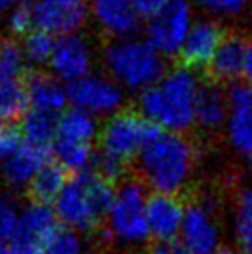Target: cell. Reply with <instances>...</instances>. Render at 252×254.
Masks as SVG:
<instances>
[{"mask_svg": "<svg viewBox=\"0 0 252 254\" xmlns=\"http://www.w3.org/2000/svg\"><path fill=\"white\" fill-rule=\"evenodd\" d=\"M204 81L195 69H166L157 83L138 95V113L157 130L185 133L195 127V107Z\"/></svg>", "mask_w": 252, "mask_h": 254, "instance_id": "1", "label": "cell"}, {"mask_svg": "<svg viewBox=\"0 0 252 254\" xmlns=\"http://www.w3.org/2000/svg\"><path fill=\"white\" fill-rule=\"evenodd\" d=\"M142 184L155 194L178 195L189 187L197 164V149L183 133L159 130L137 157Z\"/></svg>", "mask_w": 252, "mask_h": 254, "instance_id": "2", "label": "cell"}, {"mask_svg": "<svg viewBox=\"0 0 252 254\" xmlns=\"http://www.w3.org/2000/svg\"><path fill=\"white\" fill-rule=\"evenodd\" d=\"M114 197L111 182L97 171H83L67 178L66 185L54 201V213L64 228L78 234L90 232L105 220Z\"/></svg>", "mask_w": 252, "mask_h": 254, "instance_id": "3", "label": "cell"}, {"mask_svg": "<svg viewBox=\"0 0 252 254\" xmlns=\"http://www.w3.org/2000/svg\"><path fill=\"white\" fill-rule=\"evenodd\" d=\"M105 74L125 92L140 95L166 73V59L145 38L128 37L111 40L102 51Z\"/></svg>", "mask_w": 252, "mask_h": 254, "instance_id": "4", "label": "cell"}, {"mask_svg": "<svg viewBox=\"0 0 252 254\" xmlns=\"http://www.w3.org/2000/svg\"><path fill=\"white\" fill-rule=\"evenodd\" d=\"M101 133L97 118L78 109H69L62 113L55 125L54 142L50 152L54 163H57L64 171H73L74 175L88 171L95 163V140Z\"/></svg>", "mask_w": 252, "mask_h": 254, "instance_id": "5", "label": "cell"}, {"mask_svg": "<svg viewBox=\"0 0 252 254\" xmlns=\"http://www.w3.org/2000/svg\"><path fill=\"white\" fill-rule=\"evenodd\" d=\"M147 190L138 180H125L114 190L105 214L107 232L123 246H142L151 237L147 225Z\"/></svg>", "mask_w": 252, "mask_h": 254, "instance_id": "6", "label": "cell"}, {"mask_svg": "<svg viewBox=\"0 0 252 254\" xmlns=\"http://www.w3.org/2000/svg\"><path fill=\"white\" fill-rule=\"evenodd\" d=\"M157 131V128L140 113L123 109L107 118L101 127V151L97 154L126 166L131 159L140 156L144 147Z\"/></svg>", "mask_w": 252, "mask_h": 254, "instance_id": "7", "label": "cell"}, {"mask_svg": "<svg viewBox=\"0 0 252 254\" xmlns=\"http://www.w3.org/2000/svg\"><path fill=\"white\" fill-rule=\"evenodd\" d=\"M190 0H168L155 14L145 19L144 38L164 59L180 56L195 21Z\"/></svg>", "mask_w": 252, "mask_h": 254, "instance_id": "8", "label": "cell"}, {"mask_svg": "<svg viewBox=\"0 0 252 254\" xmlns=\"http://www.w3.org/2000/svg\"><path fill=\"white\" fill-rule=\"evenodd\" d=\"M66 88L69 106L94 118H111L123 111L126 101V92L105 73L94 71Z\"/></svg>", "mask_w": 252, "mask_h": 254, "instance_id": "9", "label": "cell"}, {"mask_svg": "<svg viewBox=\"0 0 252 254\" xmlns=\"http://www.w3.org/2000/svg\"><path fill=\"white\" fill-rule=\"evenodd\" d=\"M35 30L59 38L81 33L90 19L88 0H28Z\"/></svg>", "mask_w": 252, "mask_h": 254, "instance_id": "10", "label": "cell"}, {"mask_svg": "<svg viewBox=\"0 0 252 254\" xmlns=\"http://www.w3.org/2000/svg\"><path fill=\"white\" fill-rule=\"evenodd\" d=\"M97 52L90 38L83 33L64 35L55 38L49 69L64 85H69L87 74L94 73Z\"/></svg>", "mask_w": 252, "mask_h": 254, "instance_id": "11", "label": "cell"}, {"mask_svg": "<svg viewBox=\"0 0 252 254\" xmlns=\"http://www.w3.org/2000/svg\"><path fill=\"white\" fill-rule=\"evenodd\" d=\"M178 242L185 254H216L221 249V230L207 204L194 202L185 207Z\"/></svg>", "mask_w": 252, "mask_h": 254, "instance_id": "12", "label": "cell"}, {"mask_svg": "<svg viewBox=\"0 0 252 254\" xmlns=\"http://www.w3.org/2000/svg\"><path fill=\"white\" fill-rule=\"evenodd\" d=\"M230 104L225 125L230 147L244 161L252 163V88L244 81L230 85L226 90Z\"/></svg>", "mask_w": 252, "mask_h": 254, "instance_id": "13", "label": "cell"}, {"mask_svg": "<svg viewBox=\"0 0 252 254\" xmlns=\"http://www.w3.org/2000/svg\"><path fill=\"white\" fill-rule=\"evenodd\" d=\"M94 24L111 40L135 37L142 17L133 0H88Z\"/></svg>", "mask_w": 252, "mask_h": 254, "instance_id": "14", "label": "cell"}, {"mask_svg": "<svg viewBox=\"0 0 252 254\" xmlns=\"http://www.w3.org/2000/svg\"><path fill=\"white\" fill-rule=\"evenodd\" d=\"M57 230V216L50 204L30 202L21 207L12 244L40 251Z\"/></svg>", "mask_w": 252, "mask_h": 254, "instance_id": "15", "label": "cell"}, {"mask_svg": "<svg viewBox=\"0 0 252 254\" xmlns=\"http://www.w3.org/2000/svg\"><path fill=\"white\" fill-rule=\"evenodd\" d=\"M223 38H225V33L218 21L211 19V17L195 19L182 47V52H180L183 66L195 71L199 67H207L209 61L218 51Z\"/></svg>", "mask_w": 252, "mask_h": 254, "instance_id": "16", "label": "cell"}, {"mask_svg": "<svg viewBox=\"0 0 252 254\" xmlns=\"http://www.w3.org/2000/svg\"><path fill=\"white\" fill-rule=\"evenodd\" d=\"M49 152L23 140L16 151L0 159V178L12 189L30 187L38 171L49 163Z\"/></svg>", "mask_w": 252, "mask_h": 254, "instance_id": "17", "label": "cell"}, {"mask_svg": "<svg viewBox=\"0 0 252 254\" xmlns=\"http://www.w3.org/2000/svg\"><path fill=\"white\" fill-rule=\"evenodd\" d=\"M26 83V94L30 111L47 114L52 118H59L67 111V88L62 81H59L50 73H37L30 74Z\"/></svg>", "mask_w": 252, "mask_h": 254, "instance_id": "18", "label": "cell"}, {"mask_svg": "<svg viewBox=\"0 0 252 254\" xmlns=\"http://www.w3.org/2000/svg\"><path fill=\"white\" fill-rule=\"evenodd\" d=\"M185 206L176 195L154 194L147 202V225L155 241H178Z\"/></svg>", "mask_w": 252, "mask_h": 254, "instance_id": "19", "label": "cell"}, {"mask_svg": "<svg viewBox=\"0 0 252 254\" xmlns=\"http://www.w3.org/2000/svg\"><path fill=\"white\" fill-rule=\"evenodd\" d=\"M247 40L239 35H225L218 51L209 61L207 69L216 83H237L242 78L244 63H246Z\"/></svg>", "mask_w": 252, "mask_h": 254, "instance_id": "20", "label": "cell"}, {"mask_svg": "<svg viewBox=\"0 0 252 254\" xmlns=\"http://www.w3.org/2000/svg\"><path fill=\"white\" fill-rule=\"evenodd\" d=\"M230 114V104L226 90L214 81H204L199 92L195 107V127L204 131H218L225 128Z\"/></svg>", "mask_w": 252, "mask_h": 254, "instance_id": "21", "label": "cell"}, {"mask_svg": "<svg viewBox=\"0 0 252 254\" xmlns=\"http://www.w3.org/2000/svg\"><path fill=\"white\" fill-rule=\"evenodd\" d=\"M30 111L24 80H9L0 83V127H10L21 121Z\"/></svg>", "mask_w": 252, "mask_h": 254, "instance_id": "22", "label": "cell"}, {"mask_svg": "<svg viewBox=\"0 0 252 254\" xmlns=\"http://www.w3.org/2000/svg\"><path fill=\"white\" fill-rule=\"evenodd\" d=\"M59 118H52L47 114L28 111L24 118L21 120V137L26 144L33 145L38 149L50 151V145L54 142L55 135V125Z\"/></svg>", "mask_w": 252, "mask_h": 254, "instance_id": "23", "label": "cell"}, {"mask_svg": "<svg viewBox=\"0 0 252 254\" xmlns=\"http://www.w3.org/2000/svg\"><path fill=\"white\" fill-rule=\"evenodd\" d=\"M66 182V171L57 163H47L38 171V175L33 178V182H31L28 189H30L33 201L50 204L61 194Z\"/></svg>", "mask_w": 252, "mask_h": 254, "instance_id": "24", "label": "cell"}, {"mask_svg": "<svg viewBox=\"0 0 252 254\" xmlns=\"http://www.w3.org/2000/svg\"><path fill=\"white\" fill-rule=\"evenodd\" d=\"M237 248L242 254H252V187L240 192L233 220Z\"/></svg>", "mask_w": 252, "mask_h": 254, "instance_id": "25", "label": "cell"}, {"mask_svg": "<svg viewBox=\"0 0 252 254\" xmlns=\"http://www.w3.org/2000/svg\"><path fill=\"white\" fill-rule=\"evenodd\" d=\"M55 37L45 33L40 30H33L28 33L21 42V51H23L24 61L31 66H49L52 51H54Z\"/></svg>", "mask_w": 252, "mask_h": 254, "instance_id": "26", "label": "cell"}, {"mask_svg": "<svg viewBox=\"0 0 252 254\" xmlns=\"http://www.w3.org/2000/svg\"><path fill=\"white\" fill-rule=\"evenodd\" d=\"M26 67L21 44L14 40H0V83L21 80Z\"/></svg>", "mask_w": 252, "mask_h": 254, "instance_id": "27", "label": "cell"}, {"mask_svg": "<svg viewBox=\"0 0 252 254\" xmlns=\"http://www.w3.org/2000/svg\"><path fill=\"white\" fill-rule=\"evenodd\" d=\"M192 5L211 19H233L246 12L252 0H190Z\"/></svg>", "mask_w": 252, "mask_h": 254, "instance_id": "28", "label": "cell"}, {"mask_svg": "<svg viewBox=\"0 0 252 254\" xmlns=\"http://www.w3.org/2000/svg\"><path fill=\"white\" fill-rule=\"evenodd\" d=\"M85 242L81 235L69 228H57L55 234L40 249V254H83Z\"/></svg>", "mask_w": 252, "mask_h": 254, "instance_id": "29", "label": "cell"}, {"mask_svg": "<svg viewBox=\"0 0 252 254\" xmlns=\"http://www.w3.org/2000/svg\"><path fill=\"white\" fill-rule=\"evenodd\" d=\"M19 211L21 207L9 194L0 192V242H9L14 239Z\"/></svg>", "mask_w": 252, "mask_h": 254, "instance_id": "30", "label": "cell"}, {"mask_svg": "<svg viewBox=\"0 0 252 254\" xmlns=\"http://www.w3.org/2000/svg\"><path fill=\"white\" fill-rule=\"evenodd\" d=\"M5 24H7V30L10 31L12 37L24 38L28 33H31V31L35 30L33 14H31L28 0L21 2L19 5H16L14 9H10L9 12L5 14Z\"/></svg>", "mask_w": 252, "mask_h": 254, "instance_id": "31", "label": "cell"}, {"mask_svg": "<svg viewBox=\"0 0 252 254\" xmlns=\"http://www.w3.org/2000/svg\"><path fill=\"white\" fill-rule=\"evenodd\" d=\"M168 0H133L138 14L142 19H149L152 14H155Z\"/></svg>", "mask_w": 252, "mask_h": 254, "instance_id": "32", "label": "cell"}, {"mask_svg": "<svg viewBox=\"0 0 252 254\" xmlns=\"http://www.w3.org/2000/svg\"><path fill=\"white\" fill-rule=\"evenodd\" d=\"M149 254H185L178 241H155Z\"/></svg>", "mask_w": 252, "mask_h": 254, "instance_id": "33", "label": "cell"}, {"mask_svg": "<svg viewBox=\"0 0 252 254\" xmlns=\"http://www.w3.org/2000/svg\"><path fill=\"white\" fill-rule=\"evenodd\" d=\"M242 81L246 85H249L252 88V38L247 40L246 47V63H244V73H242Z\"/></svg>", "mask_w": 252, "mask_h": 254, "instance_id": "34", "label": "cell"}, {"mask_svg": "<svg viewBox=\"0 0 252 254\" xmlns=\"http://www.w3.org/2000/svg\"><path fill=\"white\" fill-rule=\"evenodd\" d=\"M21 2H24V0H0V16H2V14H7L10 9L19 5Z\"/></svg>", "mask_w": 252, "mask_h": 254, "instance_id": "35", "label": "cell"}, {"mask_svg": "<svg viewBox=\"0 0 252 254\" xmlns=\"http://www.w3.org/2000/svg\"><path fill=\"white\" fill-rule=\"evenodd\" d=\"M12 246H9L7 242H0V254H10Z\"/></svg>", "mask_w": 252, "mask_h": 254, "instance_id": "36", "label": "cell"}, {"mask_svg": "<svg viewBox=\"0 0 252 254\" xmlns=\"http://www.w3.org/2000/svg\"><path fill=\"white\" fill-rule=\"evenodd\" d=\"M216 254H235V253H233V251H230V249H219V251L218 253H216Z\"/></svg>", "mask_w": 252, "mask_h": 254, "instance_id": "37", "label": "cell"}]
</instances>
